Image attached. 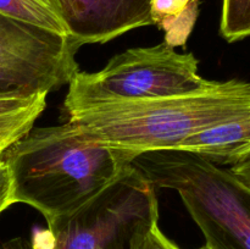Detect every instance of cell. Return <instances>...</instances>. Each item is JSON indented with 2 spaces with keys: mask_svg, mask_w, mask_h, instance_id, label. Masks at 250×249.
I'll use <instances>...</instances> for the list:
<instances>
[{
  "mask_svg": "<svg viewBox=\"0 0 250 249\" xmlns=\"http://www.w3.org/2000/svg\"><path fill=\"white\" fill-rule=\"evenodd\" d=\"M1 159L9 167L12 203L34 208L48 224L99 197L129 170L134 156L68 120L32 128Z\"/></svg>",
  "mask_w": 250,
  "mask_h": 249,
  "instance_id": "obj_1",
  "label": "cell"
},
{
  "mask_svg": "<svg viewBox=\"0 0 250 249\" xmlns=\"http://www.w3.org/2000/svg\"><path fill=\"white\" fill-rule=\"evenodd\" d=\"M67 114L98 141L136 158L144 151L175 149L199 129L250 115V85L241 80L216 81L189 94L104 103Z\"/></svg>",
  "mask_w": 250,
  "mask_h": 249,
  "instance_id": "obj_2",
  "label": "cell"
},
{
  "mask_svg": "<svg viewBox=\"0 0 250 249\" xmlns=\"http://www.w3.org/2000/svg\"><path fill=\"white\" fill-rule=\"evenodd\" d=\"M154 187L175 189L207 249H250V163L222 167L183 150L144 151L132 160Z\"/></svg>",
  "mask_w": 250,
  "mask_h": 249,
  "instance_id": "obj_3",
  "label": "cell"
},
{
  "mask_svg": "<svg viewBox=\"0 0 250 249\" xmlns=\"http://www.w3.org/2000/svg\"><path fill=\"white\" fill-rule=\"evenodd\" d=\"M193 53H178L166 43L132 48L112 56L97 72L77 71L63 105L67 112L111 102L154 99L208 89L216 81L198 72Z\"/></svg>",
  "mask_w": 250,
  "mask_h": 249,
  "instance_id": "obj_4",
  "label": "cell"
},
{
  "mask_svg": "<svg viewBox=\"0 0 250 249\" xmlns=\"http://www.w3.org/2000/svg\"><path fill=\"white\" fill-rule=\"evenodd\" d=\"M155 216V187L131 166L84 208L48 222L45 249H127L137 227Z\"/></svg>",
  "mask_w": 250,
  "mask_h": 249,
  "instance_id": "obj_5",
  "label": "cell"
},
{
  "mask_svg": "<svg viewBox=\"0 0 250 249\" xmlns=\"http://www.w3.org/2000/svg\"><path fill=\"white\" fill-rule=\"evenodd\" d=\"M67 36L0 14V94H48L78 71Z\"/></svg>",
  "mask_w": 250,
  "mask_h": 249,
  "instance_id": "obj_6",
  "label": "cell"
},
{
  "mask_svg": "<svg viewBox=\"0 0 250 249\" xmlns=\"http://www.w3.org/2000/svg\"><path fill=\"white\" fill-rule=\"evenodd\" d=\"M68 37L83 44L106 43L139 27L150 26L151 0H59Z\"/></svg>",
  "mask_w": 250,
  "mask_h": 249,
  "instance_id": "obj_7",
  "label": "cell"
},
{
  "mask_svg": "<svg viewBox=\"0 0 250 249\" xmlns=\"http://www.w3.org/2000/svg\"><path fill=\"white\" fill-rule=\"evenodd\" d=\"M172 150L189 151L221 165L250 163V115L199 129Z\"/></svg>",
  "mask_w": 250,
  "mask_h": 249,
  "instance_id": "obj_8",
  "label": "cell"
},
{
  "mask_svg": "<svg viewBox=\"0 0 250 249\" xmlns=\"http://www.w3.org/2000/svg\"><path fill=\"white\" fill-rule=\"evenodd\" d=\"M200 0H151V23L165 32L171 48L185 46L194 28Z\"/></svg>",
  "mask_w": 250,
  "mask_h": 249,
  "instance_id": "obj_9",
  "label": "cell"
},
{
  "mask_svg": "<svg viewBox=\"0 0 250 249\" xmlns=\"http://www.w3.org/2000/svg\"><path fill=\"white\" fill-rule=\"evenodd\" d=\"M0 14L68 37L59 0H0Z\"/></svg>",
  "mask_w": 250,
  "mask_h": 249,
  "instance_id": "obj_10",
  "label": "cell"
},
{
  "mask_svg": "<svg viewBox=\"0 0 250 249\" xmlns=\"http://www.w3.org/2000/svg\"><path fill=\"white\" fill-rule=\"evenodd\" d=\"M45 106L46 97H43L27 109L0 115V156L33 128L34 122Z\"/></svg>",
  "mask_w": 250,
  "mask_h": 249,
  "instance_id": "obj_11",
  "label": "cell"
},
{
  "mask_svg": "<svg viewBox=\"0 0 250 249\" xmlns=\"http://www.w3.org/2000/svg\"><path fill=\"white\" fill-rule=\"evenodd\" d=\"M220 32L229 43L249 36L250 0H224Z\"/></svg>",
  "mask_w": 250,
  "mask_h": 249,
  "instance_id": "obj_12",
  "label": "cell"
},
{
  "mask_svg": "<svg viewBox=\"0 0 250 249\" xmlns=\"http://www.w3.org/2000/svg\"><path fill=\"white\" fill-rule=\"evenodd\" d=\"M159 216L142 222L129 239L127 249H181L159 227Z\"/></svg>",
  "mask_w": 250,
  "mask_h": 249,
  "instance_id": "obj_13",
  "label": "cell"
},
{
  "mask_svg": "<svg viewBox=\"0 0 250 249\" xmlns=\"http://www.w3.org/2000/svg\"><path fill=\"white\" fill-rule=\"evenodd\" d=\"M48 94H36L32 97L22 94H15V93H6V94H0V115L12 114V112L21 111L32 106L34 103L38 102L43 97Z\"/></svg>",
  "mask_w": 250,
  "mask_h": 249,
  "instance_id": "obj_14",
  "label": "cell"
},
{
  "mask_svg": "<svg viewBox=\"0 0 250 249\" xmlns=\"http://www.w3.org/2000/svg\"><path fill=\"white\" fill-rule=\"evenodd\" d=\"M11 178H10L9 167H7L6 163L0 156V215L11 207L12 203L11 198Z\"/></svg>",
  "mask_w": 250,
  "mask_h": 249,
  "instance_id": "obj_15",
  "label": "cell"
},
{
  "mask_svg": "<svg viewBox=\"0 0 250 249\" xmlns=\"http://www.w3.org/2000/svg\"><path fill=\"white\" fill-rule=\"evenodd\" d=\"M0 249H37L33 242L27 241L23 237H16L10 241L0 243Z\"/></svg>",
  "mask_w": 250,
  "mask_h": 249,
  "instance_id": "obj_16",
  "label": "cell"
},
{
  "mask_svg": "<svg viewBox=\"0 0 250 249\" xmlns=\"http://www.w3.org/2000/svg\"><path fill=\"white\" fill-rule=\"evenodd\" d=\"M200 249H207V248H205V247H202V248H200Z\"/></svg>",
  "mask_w": 250,
  "mask_h": 249,
  "instance_id": "obj_17",
  "label": "cell"
}]
</instances>
